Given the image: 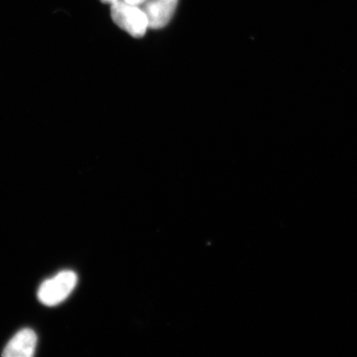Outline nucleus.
Returning a JSON list of instances; mask_svg holds the SVG:
<instances>
[{"mask_svg":"<svg viewBox=\"0 0 357 357\" xmlns=\"http://www.w3.org/2000/svg\"><path fill=\"white\" fill-rule=\"evenodd\" d=\"M111 17L116 25L135 38L144 37L149 29V20L142 8L124 0L111 4Z\"/></svg>","mask_w":357,"mask_h":357,"instance_id":"f257e3e1","label":"nucleus"},{"mask_svg":"<svg viewBox=\"0 0 357 357\" xmlns=\"http://www.w3.org/2000/svg\"><path fill=\"white\" fill-rule=\"evenodd\" d=\"M77 280L74 271H61L54 278L44 281L38 289V300L47 306L56 305L70 296Z\"/></svg>","mask_w":357,"mask_h":357,"instance_id":"f03ea898","label":"nucleus"},{"mask_svg":"<svg viewBox=\"0 0 357 357\" xmlns=\"http://www.w3.org/2000/svg\"><path fill=\"white\" fill-rule=\"evenodd\" d=\"M178 0H146L140 6L149 20V29L166 26L175 13Z\"/></svg>","mask_w":357,"mask_h":357,"instance_id":"7ed1b4c3","label":"nucleus"},{"mask_svg":"<svg viewBox=\"0 0 357 357\" xmlns=\"http://www.w3.org/2000/svg\"><path fill=\"white\" fill-rule=\"evenodd\" d=\"M37 342V335L32 329H22L8 342L4 348L3 356L6 357L33 356Z\"/></svg>","mask_w":357,"mask_h":357,"instance_id":"20e7f679","label":"nucleus"},{"mask_svg":"<svg viewBox=\"0 0 357 357\" xmlns=\"http://www.w3.org/2000/svg\"><path fill=\"white\" fill-rule=\"evenodd\" d=\"M125 2L128 3L134 4V6H141L146 0H124Z\"/></svg>","mask_w":357,"mask_h":357,"instance_id":"39448f33","label":"nucleus"},{"mask_svg":"<svg viewBox=\"0 0 357 357\" xmlns=\"http://www.w3.org/2000/svg\"><path fill=\"white\" fill-rule=\"evenodd\" d=\"M101 2L105 3H114L116 1H118V0H100Z\"/></svg>","mask_w":357,"mask_h":357,"instance_id":"423d86ee","label":"nucleus"}]
</instances>
